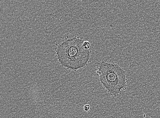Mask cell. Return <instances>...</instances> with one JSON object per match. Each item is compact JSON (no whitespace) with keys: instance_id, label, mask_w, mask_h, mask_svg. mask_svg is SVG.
<instances>
[{"instance_id":"cell-1","label":"cell","mask_w":160,"mask_h":118,"mask_svg":"<svg viewBox=\"0 0 160 118\" xmlns=\"http://www.w3.org/2000/svg\"><path fill=\"white\" fill-rule=\"evenodd\" d=\"M84 40L79 38L67 39L58 45L55 51L60 64L67 69L76 71L86 67L90 60V50H85Z\"/></svg>"},{"instance_id":"cell-2","label":"cell","mask_w":160,"mask_h":118,"mask_svg":"<svg viewBox=\"0 0 160 118\" xmlns=\"http://www.w3.org/2000/svg\"><path fill=\"white\" fill-rule=\"evenodd\" d=\"M99 80L103 87L112 96L116 97L127 88L126 73L118 64L103 61L96 65Z\"/></svg>"},{"instance_id":"cell-3","label":"cell","mask_w":160,"mask_h":118,"mask_svg":"<svg viewBox=\"0 0 160 118\" xmlns=\"http://www.w3.org/2000/svg\"><path fill=\"white\" fill-rule=\"evenodd\" d=\"M83 48L86 50H88L91 47V43L88 41H84L82 45Z\"/></svg>"},{"instance_id":"cell-4","label":"cell","mask_w":160,"mask_h":118,"mask_svg":"<svg viewBox=\"0 0 160 118\" xmlns=\"http://www.w3.org/2000/svg\"><path fill=\"white\" fill-rule=\"evenodd\" d=\"M90 106L89 104H87L85 105L83 108V110L85 112H88L90 111Z\"/></svg>"}]
</instances>
